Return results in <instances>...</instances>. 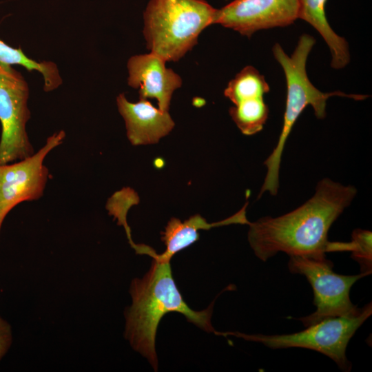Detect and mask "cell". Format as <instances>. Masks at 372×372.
<instances>
[{
    "mask_svg": "<svg viewBox=\"0 0 372 372\" xmlns=\"http://www.w3.org/2000/svg\"><path fill=\"white\" fill-rule=\"evenodd\" d=\"M356 193L352 185L324 178L314 195L294 210L249 222L248 241L254 254L265 262L278 252L322 257L327 252L343 251L344 242L329 241L328 232Z\"/></svg>",
    "mask_w": 372,
    "mask_h": 372,
    "instance_id": "1",
    "label": "cell"
},
{
    "mask_svg": "<svg viewBox=\"0 0 372 372\" xmlns=\"http://www.w3.org/2000/svg\"><path fill=\"white\" fill-rule=\"evenodd\" d=\"M152 258L148 272L131 283L132 303L125 313V337L133 349L146 358L157 371L155 339L158 326L165 315L178 312L205 331L215 330L211 323L214 302L203 311L192 309L184 301L174 280L170 262Z\"/></svg>",
    "mask_w": 372,
    "mask_h": 372,
    "instance_id": "2",
    "label": "cell"
},
{
    "mask_svg": "<svg viewBox=\"0 0 372 372\" xmlns=\"http://www.w3.org/2000/svg\"><path fill=\"white\" fill-rule=\"evenodd\" d=\"M316 43L310 34H302L291 56L285 53L279 43H276L272 52L275 59L282 68L287 84L286 105L282 128L278 143L271 154L265 160L267 174L262 185L258 198L268 192L272 196L278 193L279 171L281 158L289 135L303 110L311 105L318 119L326 116L327 101L331 96H342L355 101L364 100L368 95L346 94L341 91L323 92L310 81L306 70L309 54Z\"/></svg>",
    "mask_w": 372,
    "mask_h": 372,
    "instance_id": "3",
    "label": "cell"
},
{
    "mask_svg": "<svg viewBox=\"0 0 372 372\" xmlns=\"http://www.w3.org/2000/svg\"><path fill=\"white\" fill-rule=\"evenodd\" d=\"M217 9L205 0H149L143 14L147 48L165 61H177L214 24Z\"/></svg>",
    "mask_w": 372,
    "mask_h": 372,
    "instance_id": "4",
    "label": "cell"
},
{
    "mask_svg": "<svg viewBox=\"0 0 372 372\" xmlns=\"http://www.w3.org/2000/svg\"><path fill=\"white\" fill-rule=\"evenodd\" d=\"M371 313L372 304L369 302L363 307L362 311L357 316L326 318L297 333L264 335L246 334L238 331H215L214 333L260 342L274 349L298 347L314 350L332 359L341 370L349 371L352 364L346 355L347 345L355 331Z\"/></svg>",
    "mask_w": 372,
    "mask_h": 372,
    "instance_id": "5",
    "label": "cell"
},
{
    "mask_svg": "<svg viewBox=\"0 0 372 372\" xmlns=\"http://www.w3.org/2000/svg\"><path fill=\"white\" fill-rule=\"evenodd\" d=\"M333 267L326 256H289L290 272L305 276L313 291L316 310L299 318L306 327L329 318L357 316L363 310L352 303L349 294L355 282L367 275H340Z\"/></svg>",
    "mask_w": 372,
    "mask_h": 372,
    "instance_id": "6",
    "label": "cell"
},
{
    "mask_svg": "<svg viewBox=\"0 0 372 372\" xmlns=\"http://www.w3.org/2000/svg\"><path fill=\"white\" fill-rule=\"evenodd\" d=\"M29 93L22 74L12 65L0 63V164L20 161L34 153L26 130L31 116Z\"/></svg>",
    "mask_w": 372,
    "mask_h": 372,
    "instance_id": "7",
    "label": "cell"
},
{
    "mask_svg": "<svg viewBox=\"0 0 372 372\" xmlns=\"http://www.w3.org/2000/svg\"><path fill=\"white\" fill-rule=\"evenodd\" d=\"M65 138V131L56 132L47 138L42 147L29 157L0 164V231L6 216L14 207L43 196L49 178L45 158L63 143Z\"/></svg>",
    "mask_w": 372,
    "mask_h": 372,
    "instance_id": "8",
    "label": "cell"
},
{
    "mask_svg": "<svg viewBox=\"0 0 372 372\" xmlns=\"http://www.w3.org/2000/svg\"><path fill=\"white\" fill-rule=\"evenodd\" d=\"M298 19V0H234L217 9L214 24L250 37L258 30L288 26Z\"/></svg>",
    "mask_w": 372,
    "mask_h": 372,
    "instance_id": "9",
    "label": "cell"
},
{
    "mask_svg": "<svg viewBox=\"0 0 372 372\" xmlns=\"http://www.w3.org/2000/svg\"><path fill=\"white\" fill-rule=\"evenodd\" d=\"M165 61L151 52L131 56L127 61L129 86L137 88L139 99H156L158 109L169 112L174 92L181 87L182 79Z\"/></svg>",
    "mask_w": 372,
    "mask_h": 372,
    "instance_id": "10",
    "label": "cell"
},
{
    "mask_svg": "<svg viewBox=\"0 0 372 372\" xmlns=\"http://www.w3.org/2000/svg\"><path fill=\"white\" fill-rule=\"evenodd\" d=\"M120 114L124 119L127 137L132 145L156 143L174 128L175 123L169 112L154 107L147 99L129 101L125 94L116 98Z\"/></svg>",
    "mask_w": 372,
    "mask_h": 372,
    "instance_id": "11",
    "label": "cell"
},
{
    "mask_svg": "<svg viewBox=\"0 0 372 372\" xmlns=\"http://www.w3.org/2000/svg\"><path fill=\"white\" fill-rule=\"evenodd\" d=\"M245 206L236 214L220 222L209 223L199 214L191 216L182 222L176 218H172L165 231L162 233V240L166 249L162 254H158L152 248L145 245L141 254L156 258L161 261L170 262L172 258L178 252L188 247L199 238L200 229H209L211 227L227 225L230 224H248L246 217V207Z\"/></svg>",
    "mask_w": 372,
    "mask_h": 372,
    "instance_id": "12",
    "label": "cell"
},
{
    "mask_svg": "<svg viewBox=\"0 0 372 372\" xmlns=\"http://www.w3.org/2000/svg\"><path fill=\"white\" fill-rule=\"evenodd\" d=\"M327 0H298V19L313 27L322 36L329 48L331 66L339 70L350 61V53L347 40L336 34L328 22L325 7Z\"/></svg>",
    "mask_w": 372,
    "mask_h": 372,
    "instance_id": "13",
    "label": "cell"
},
{
    "mask_svg": "<svg viewBox=\"0 0 372 372\" xmlns=\"http://www.w3.org/2000/svg\"><path fill=\"white\" fill-rule=\"evenodd\" d=\"M269 90L265 76L254 67L247 65L229 82L224 94L236 105L246 100L263 98Z\"/></svg>",
    "mask_w": 372,
    "mask_h": 372,
    "instance_id": "14",
    "label": "cell"
},
{
    "mask_svg": "<svg viewBox=\"0 0 372 372\" xmlns=\"http://www.w3.org/2000/svg\"><path fill=\"white\" fill-rule=\"evenodd\" d=\"M229 112L241 132L251 136L262 130L268 118L269 108L263 98H258L234 105Z\"/></svg>",
    "mask_w": 372,
    "mask_h": 372,
    "instance_id": "15",
    "label": "cell"
},
{
    "mask_svg": "<svg viewBox=\"0 0 372 372\" xmlns=\"http://www.w3.org/2000/svg\"><path fill=\"white\" fill-rule=\"evenodd\" d=\"M138 202L137 194L133 189L126 187L116 192L108 200L106 205L109 214L117 220L119 225L124 227L130 245L134 242L131 237V231L127 223L126 216L129 209Z\"/></svg>",
    "mask_w": 372,
    "mask_h": 372,
    "instance_id": "16",
    "label": "cell"
},
{
    "mask_svg": "<svg viewBox=\"0 0 372 372\" xmlns=\"http://www.w3.org/2000/svg\"><path fill=\"white\" fill-rule=\"evenodd\" d=\"M372 233L371 231L356 229L351 234L349 251L351 258L360 267V273H371L372 270Z\"/></svg>",
    "mask_w": 372,
    "mask_h": 372,
    "instance_id": "17",
    "label": "cell"
},
{
    "mask_svg": "<svg viewBox=\"0 0 372 372\" xmlns=\"http://www.w3.org/2000/svg\"><path fill=\"white\" fill-rule=\"evenodd\" d=\"M12 343L10 324L0 316V360L8 353Z\"/></svg>",
    "mask_w": 372,
    "mask_h": 372,
    "instance_id": "18",
    "label": "cell"
},
{
    "mask_svg": "<svg viewBox=\"0 0 372 372\" xmlns=\"http://www.w3.org/2000/svg\"><path fill=\"white\" fill-rule=\"evenodd\" d=\"M17 55L16 48L10 46L0 39V63L10 64L14 61Z\"/></svg>",
    "mask_w": 372,
    "mask_h": 372,
    "instance_id": "19",
    "label": "cell"
}]
</instances>
